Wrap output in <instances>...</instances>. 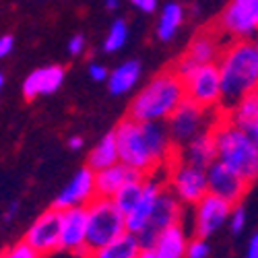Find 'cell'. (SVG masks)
<instances>
[{
	"label": "cell",
	"instance_id": "23",
	"mask_svg": "<svg viewBox=\"0 0 258 258\" xmlns=\"http://www.w3.org/2000/svg\"><path fill=\"white\" fill-rule=\"evenodd\" d=\"M143 75V67L139 60H126L110 73V79H107V89H110L112 95H126L131 93L137 83Z\"/></svg>",
	"mask_w": 258,
	"mask_h": 258
},
{
	"label": "cell",
	"instance_id": "13",
	"mask_svg": "<svg viewBox=\"0 0 258 258\" xmlns=\"http://www.w3.org/2000/svg\"><path fill=\"white\" fill-rule=\"evenodd\" d=\"M207 182H209V195L221 199L231 207H238L250 188V184L244 178H240L235 171H231L219 161L207 169Z\"/></svg>",
	"mask_w": 258,
	"mask_h": 258
},
{
	"label": "cell",
	"instance_id": "4",
	"mask_svg": "<svg viewBox=\"0 0 258 258\" xmlns=\"http://www.w3.org/2000/svg\"><path fill=\"white\" fill-rule=\"evenodd\" d=\"M87 248L91 254L128 233L124 213L116 207L112 199H93L87 205Z\"/></svg>",
	"mask_w": 258,
	"mask_h": 258
},
{
	"label": "cell",
	"instance_id": "27",
	"mask_svg": "<svg viewBox=\"0 0 258 258\" xmlns=\"http://www.w3.org/2000/svg\"><path fill=\"white\" fill-rule=\"evenodd\" d=\"M141 252H143V246L139 244L137 235L124 233L122 238H118L112 244H107L101 250L93 252L91 258H139Z\"/></svg>",
	"mask_w": 258,
	"mask_h": 258
},
{
	"label": "cell",
	"instance_id": "26",
	"mask_svg": "<svg viewBox=\"0 0 258 258\" xmlns=\"http://www.w3.org/2000/svg\"><path fill=\"white\" fill-rule=\"evenodd\" d=\"M231 124H235L242 131H248L250 126L258 124V91L246 95L242 101H238L229 112L223 114Z\"/></svg>",
	"mask_w": 258,
	"mask_h": 258
},
{
	"label": "cell",
	"instance_id": "28",
	"mask_svg": "<svg viewBox=\"0 0 258 258\" xmlns=\"http://www.w3.org/2000/svg\"><path fill=\"white\" fill-rule=\"evenodd\" d=\"M143 190H145V178L143 180H137V182H131V184H126L118 195L112 199L116 203V207L124 213V217H128L141 203L143 199Z\"/></svg>",
	"mask_w": 258,
	"mask_h": 258
},
{
	"label": "cell",
	"instance_id": "19",
	"mask_svg": "<svg viewBox=\"0 0 258 258\" xmlns=\"http://www.w3.org/2000/svg\"><path fill=\"white\" fill-rule=\"evenodd\" d=\"M163 188H165V186H163L155 176H147V178H145L143 199H141L139 207L126 217V229H128V233L139 235V233L147 227L149 219H151V213H153V209H155V203H157L159 195L163 192Z\"/></svg>",
	"mask_w": 258,
	"mask_h": 258
},
{
	"label": "cell",
	"instance_id": "21",
	"mask_svg": "<svg viewBox=\"0 0 258 258\" xmlns=\"http://www.w3.org/2000/svg\"><path fill=\"white\" fill-rule=\"evenodd\" d=\"M176 159H180L182 163H188L192 167L205 169V171L213 163H217V147H215L213 131L197 137L195 141H190L186 147H182L178 151V155H176Z\"/></svg>",
	"mask_w": 258,
	"mask_h": 258
},
{
	"label": "cell",
	"instance_id": "16",
	"mask_svg": "<svg viewBox=\"0 0 258 258\" xmlns=\"http://www.w3.org/2000/svg\"><path fill=\"white\" fill-rule=\"evenodd\" d=\"M219 29H205L192 37L188 50L182 54L190 62H195L197 67H207V64H217L221 58V52L225 50L223 41H221Z\"/></svg>",
	"mask_w": 258,
	"mask_h": 258
},
{
	"label": "cell",
	"instance_id": "34",
	"mask_svg": "<svg viewBox=\"0 0 258 258\" xmlns=\"http://www.w3.org/2000/svg\"><path fill=\"white\" fill-rule=\"evenodd\" d=\"M89 77H91L95 83H101V81L110 79V71H107L103 64H99V62H91V64H89Z\"/></svg>",
	"mask_w": 258,
	"mask_h": 258
},
{
	"label": "cell",
	"instance_id": "7",
	"mask_svg": "<svg viewBox=\"0 0 258 258\" xmlns=\"http://www.w3.org/2000/svg\"><path fill=\"white\" fill-rule=\"evenodd\" d=\"M219 33L231 41H252L258 35V0H231L217 19Z\"/></svg>",
	"mask_w": 258,
	"mask_h": 258
},
{
	"label": "cell",
	"instance_id": "8",
	"mask_svg": "<svg viewBox=\"0 0 258 258\" xmlns=\"http://www.w3.org/2000/svg\"><path fill=\"white\" fill-rule=\"evenodd\" d=\"M167 190L182 205L197 207L209 195L207 171L182 163L180 159H174V163L167 167Z\"/></svg>",
	"mask_w": 258,
	"mask_h": 258
},
{
	"label": "cell",
	"instance_id": "33",
	"mask_svg": "<svg viewBox=\"0 0 258 258\" xmlns=\"http://www.w3.org/2000/svg\"><path fill=\"white\" fill-rule=\"evenodd\" d=\"M85 48H87V39H85L83 33H75L71 39H69V52L73 56H79L85 52Z\"/></svg>",
	"mask_w": 258,
	"mask_h": 258
},
{
	"label": "cell",
	"instance_id": "39",
	"mask_svg": "<svg viewBox=\"0 0 258 258\" xmlns=\"http://www.w3.org/2000/svg\"><path fill=\"white\" fill-rule=\"evenodd\" d=\"M83 145H85V141H83V137H71L69 139V149H73V151H79V149H83Z\"/></svg>",
	"mask_w": 258,
	"mask_h": 258
},
{
	"label": "cell",
	"instance_id": "37",
	"mask_svg": "<svg viewBox=\"0 0 258 258\" xmlns=\"http://www.w3.org/2000/svg\"><path fill=\"white\" fill-rule=\"evenodd\" d=\"M246 258H258V231L252 233V238H250V242H248Z\"/></svg>",
	"mask_w": 258,
	"mask_h": 258
},
{
	"label": "cell",
	"instance_id": "24",
	"mask_svg": "<svg viewBox=\"0 0 258 258\" xmlns=\"http://www.w3.org/2000/svg\"><path fill=\"white\" fill-rule=\"evenodd\" d=\"M120 163V155H118V143H116V133H107L105 137L99 139V143L91 149L89 159H87V167L93 169L95 174L101 169H107Z\"/></svg>",
	"mask_w": 258,
	"mask_h": 258
},
{
	"label": "cell",
	"instance_id": "43",
	"mask_svg": "<svg viewBox=\"0 0 258 258\" xmlns=\"http://www.w3.org/2000/svg\"><path fill=\"white\" fill-rule=\"evenodd\" d=\"M3 89H5V75L0 73V93H3Z\"/></svg>",
	"mask_w": 258,
	"mask_h": 258
},
{
	"label": "cell",
	"instance_id": "15",
	"mask_svg": "<svg viewBox=\"0 0 258 258\" xmlns=\"http://www.w3.org/2000/svg\"><path fill=\"white\" fill-rule=\"evenodd\" d=\"M231 205L223 203L221 199L207 195L197 207H195V238L209 240L211 235L217 233L231 215Z\"/></svg>",
	"mask_w": 258,
	"mask_h": 258
},
{
	"label": "cell",
	"instance_id": "44",
	"mask_svg": "<svg viewBox=\"0 0 258 258\" xmlns=\"http://www.w3.org/2000/svg\"><path fill=\"white\" fill-rule=\"evenodd\" d=\"M254 46H256V50H258V35H256V39H254Z\"/></svg>",
	"mask_w": 258,
	"mask_h": 258
},
{
	"label": "cell",
	"instance_id": "38",
	"mask_svg": "<svg viewBox=\"0 0 258 258\" xmlns=\"http://www.w3.org/2000/svg\"><path fill=\"white\" fill-rule=\"evenodd\" d=\"M17 211H19V203H11V205L7 207V211H5V221H13L15 215H17Z\"/></svg>",
	"mask_w": 258,
	"mask_h": 258
},
{
	"label": "cell",
	"instance_id": "30",
	"mask_svg": "<svg viewBox=\"0 0 258 258\" xmlns=\"http://www.w3.org/2000/svg\"><path fill=\"white\" fill-rule=\"evenodd\" d=\"M0 258H44L39 252H35L25 240H21L17 244H13L11 248H7L3 254H0Z\"/></svg>",
	"mask_w": 258,
	"mask_h": 258
},
{
	"label": "cell",
	"instance_id": "18",
	"mask_svg": "<svg viewBox=\"0 0 258 258\" xmlns=\"http://www.w3.org/2000/svg\"><path fill=\"white\" fill-rule=\"evenodd\" d=\"M143 178H147V176L126 167L124 163H116V165L101 169L95 174V195L99 199H114L126 184L143 180Z\"/></svg>",
	"mask_w": 258,
	"mask_h": 258
},
{
	"label": "cell",
	"instance_id": "9",
	"mask_svg": "<svg viewBox=\"0 0 258 258\" xmlns=\"http://www.w3.org/2000/svg\"><path fill=\"white\" fill-rule=\"evenodd\" d=\"M182 219H184V205L171 195L167 188H163V192L155 203V209L151 213V219H149L147 227L137 235L143 250H151L159 235L169 227L180 225Z\"/></svg>",
	"mask_w": 258,
	"mask_h": 258
},
{
	"label": "cell",
	"instance_id": "11",
	"mask_svg": "<svg viewBox=\"0 0 258 258\" xmlns=\"http://www.w3.org/2000/svg\"><path fill=\"white\" fill-rule=\"evenodd\" d=\"M60 233H62V213L56 209H48L29 225L23 240L41 256H52L60 252Z\"/></svg>",
	"mask_w": 258,
	"mask_h": 258
},
{
	"label": "cell",
	"instance_id": "29",
	"mask_svg": "<svg viewBox=\"0 0 258 258\" xmlns=\"http://www.w3.org/2000/svg\"><path fill=\"white\" fill-rule=\"evenodd\" d=\"M128 41V23L124 19H116L114 23L110 25V31H107L101 50L105 54H114L118 50H122Z\"/></svg>",
	"mask_w": 258,
	"mask_h": 258
},
{
	"label": "cell",
	"instance_id": "25",
	"mask_svg": "<svg viewBox=\"0 0 258 258\" xmlns=\"http://www.w3.org/2000/svg\"><path fill=\"white\" fill-rule=\"evenodd\" d=\"M186 19V9L180 3H167L163 5L159 13V23H157V37L161 41H171L176 37L178 29L182 27Z\"/></svg>",
	"mask_w": 258,
	"mask_h": 258
},
{
	"label": "cell",
	"instance_id": "1",
	"mask_svg": "<svg viewBox=\"0 0 258 258\" xmlns=\"http://www.w3.org/2000/svg\"><path fill=\"white\" fill-rule=\"evenodd\" d=\"M221 77V114L258 91V50L254 41H229L217 60Z\"/></svg>",
	"mask_w": 258,
	"mask_h": 258
},
{
	"label": "cell",
	"instance_id": "22",
	"mask_svg": "<svg viewBox=\"0 0 258 258\" xmlns=\"http://www.w3.org/2000/svg\"><path fill=\"white\" fill-rule=\"evenodd\" d=\"M188 242H190L188 233L180 223V225H174V227L165 229L157 238V242H155V246L151 250L155 252L157 258H186Z\"/></svg>",
	"mask_w": 258,
	"mask_h": 258
},
{
	"label": "cell",
	"instance_id": "17",
	"mask_svg": "<svg viewBox=\"0 0 258 258\" xmlns=\"http://www.w3.org/2000/svg\"><path fill=\"white\" fill-rule=\"evenodd\" d=\"M143 126V135H145V141L149 145V151H151L155 163L161 167V165H171L178 155V149L174 145L169 137V131H167V124L163 122H147V124H141Z\"/></svg>",
	"mask_w": 258,
	"mask_h": 258
},
{
	"label": "cell",
	"instance_id": "6",
	"mask_svg": "<svg viewBox=\"0 0 258 258\" xmlns=\"http://www.w3.org/2000/svg\"><path fill=\"white\" fill-rule=\"evenodd\" d=\"M217 120H219V116L213 118L211 110H205V107L192 103L190 99H184L180 103V107L171 114V118L165 124H167L171 141H174L176 149L180 151L182 147H186L197 137H201L205 133H211L213 126L217 124Z\"/></svg>",
	"mask_w": 258,
	"mask_h": 258
},
{
	"label": "cell",
	"instance_id": "2",
	"mask_svg": "<svg viewBox=\"0 0 258 258\" xmlns=\"http://www.w3.org/2000/svg\"><path fill=\"white\" fill-rule=\"evenodd\" d=\"M184 99H186L184 83L169 69L153 77L139 91V95H135L128 118H133L139 124H147V122L165 124Z\"/></svg>",
	"mask_w": 258,
	"mask_h": 258
},
{
	"label": "cell",
	"instance_id": "35",
	"mask_svg": "<svg viewBox=\"0 0 258 258\" xmlns=\"http://www.w3.org/2000/svg\"><path fill=\"white\" fill-rule=\"evenodd\" d=\"M133 7H135L137 11H141V13H145V15H151V13H155V11L159 9L157 0H135Z\"/></svg>",
	"mask_w": 258,
	"mask_h": 258
},
{
	"label": "cell",
	"instance_id": "20",
	"mask_svg": "<svg viewBox=\"0 0 258 258\" xmlns=\"http://www.w3.org/2000/svg\"><path fill=\"white\" fill-rule=\"evenodd\" d=\"M64 69L60 64H48V67L35 69L25 81H23V95L25 99H35L39 95H48L54 93L62 87L64 83Z\"/></svg>",
	"mask_w": 258,
	"mask_h": 258
},
{
	"label": "cell",
	"instance_id": "32",
	"mask_svg": "<svg viewBox=\"0 0 258 258\" xmlns=\"http://www.w3.org/2000/svg\"><path fill=\"white\" fill-rule=\"evenodd\" d=\"M246 221H248V215H246L244 207H242V205L233 207V209H231V215H229V221H227L231 233H240V231L246 227Z\"/></svg>",
	"mask_w": 258,
	"mask_h": 258
},
{
	"label": "cell",
	"instance_id": "31",
	"mask_svg": "<svg viewBox=\"0 0 258 258\" xmlns=\"http://www.w3.org/2000/svg\"><path fill=\"white\" fill-rule=\"evenodd\" d=\"M211 254V246L207 240L203 238H192L188 242V252H186V258H209Z\"/></svg>",
	"mask_w": 258,
	"mask_h": 258
},
{
	"label": "cell",
	"instance_id": "10",
	"mask_svg": "<svg viewBox=\"0 0 258 258\" xmlns=\"http://www.w3.org/2000/svg\"><path fill=\"white\" fill-rule=\"evenodd\" d=\"M184 83L186 99L197 103L205 110H213V107H221V77L217 64H207V67H199L192 71Z\"/></svg>",
	"mask_w": 258,
	"mask_h": 258
},
{
	"label": "cell",
	"instance_id": "36",
	"mask_svg": "<svg viewBox=\"0 0 258 258\" xmlns=\"http://www.w3.org/2000/svg\"><path fill=\"white\" fill-rule=\"evenodd\" d=\"M13 50H15V37L9 33L0 37V58H7Z\"/></svg>",
	"mask_w": 258,
	"mask_h": 258
},
{
	"label": "cell",
	"instance_id": "12",
	"mask_svg": "<svg viewBox=\"0 0 258 258\" xmlns=\"http://www.w3.org/2000/svg\"><path fill=\"white\" fill-rule=\"evenodd\" d=\"M62 213V233H60V252L75 254L77 258H91L87 248V207H77Z\"/></svg>",
	"mask_w": 258,
	"mask_h": 258
},
{
	"label": "cell",
	"instance_id": "42",
	"mask_svg": "<svg viewBox=\"0 0 258 258\" xmlns=\"http://www.w3.org/2000/svg\"><path fill=\"white\" fill-rule=\"evenodd\" d=\"M118 7H120L118 0H107V3H105V9H110V11H114V9H118Z\"/></svg>",
	"mask_w": 258,
	"mask_h": 258
},
{
	"label": "cell",
	"instance_id": "41",
	"mask_svg": "<svg viewBox=\"0 0 258 258\" xmlns=\"http://www.w3.org/2000/svg\"><path fill=\"white\" fill-rule=\"evenodd\" d=\"M139 258H157V256H155L153 250H143V252L139 254Z\"/></svg>",
	"mask_w": 258,
	"mask_h": 258
},
{
	"label": "cell",
	"instance_id": "14",
	"mask_svg": "<svg viewBox=\"0 0 258 258\" xmlns=\"http://www.w3.org/2000/svg\"><path fill=\"white\" fill-rule=\"evenodd\" d=\"M95 195V171L89 167H81L73 180L60 190V195L54 199L52 209L56 211H69L77 207H87Z\"/></svg>",
	"mask_w": 258,
	"mask_h": 258
},
{
	"label": "cell",
	"instance_id": "3",
	"mask_svg": "<svg viewBox=\"0 0 258 258\" xmlns=\"http://www.w3.org/2000/svg\"><path fill=\"white\" fill-rule=\"evenodd\" d=\"M213 139L217 147V161L252 184L258 178V151L248 135L221 114L213 126Z\"/></svg>",
	"mask_w": 258,
	"mask_h": 258
},
{
	"label": "cell",
	"instance_id": "5",
	"mask_svg": "<svg viewBox=\"0 0 258 258\" xmlns=\"http://www.w3.org/2000/svg\"><path fill=\"white\" fill-rule=\"evenodd\" d=\"M116 143H118V155L120 163L131 167L143 176H155L159 165L155 163L149 145L143 135V126L133 118H124L116 126Z\"/></svg>",
	"mask_w": 258,
	"mask_h": 258
},
{
	"label": "cell",
	"instance_id": "40",
	"mask_svg": "<svg viewBox=\"0 0 258 258\" xmlns=\"http://www.w3.org/2000/svg\"><path fill=\"white\" fill-rule=\"evenodd\" d=\"M246 135H248V139L254 143V147H256V151H258V124L256 126H250L248 131H244Z\"/></svg>",
	"mask_w": 258,
	"mask_h": 258
}]
</instances>
